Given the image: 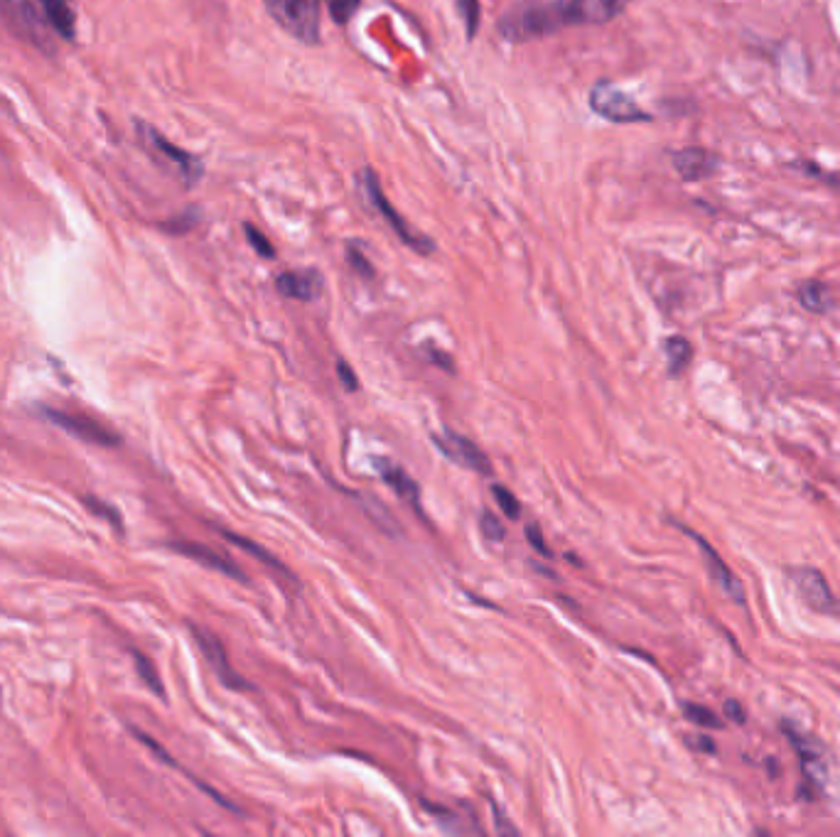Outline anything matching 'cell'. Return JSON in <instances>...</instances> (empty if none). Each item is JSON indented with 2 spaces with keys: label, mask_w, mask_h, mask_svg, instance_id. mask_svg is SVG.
<instances>
[{
  "label": "cell",
  "mask_w": 840,
  "mask_h": 837,
  "mask_svg": "<svg viewBox=\"0 0 840 837\" xmlns=\"http://www.w3.org/2000/svg\"><path fill=\"white\" fill-rule=\"evenodd\" d=\"M629 0H526L499 20L506 42H529L556 35L568 27L602 25L627 10Z\"/></svg>",
  "instance_id": "obj_1"
},
{
  "label": "cell",
  "mask_w": 840,
  "mask_h": 837,
  "mask_svg": "<svg viewBox=\"0 0 840 837\" xmlns=\"http://www.w3.org/2000/svg\"><path fill=\"white\" fill-rule=\"evenodd\" d=\"M133 128H136L140 145L148 150L150 158L158 162V165L163 167L165 172H170L172 177H177L182 185L195 187L197 182L202 180L204 165H202V160L197 158V155L187 153L185 148L175 145L172 140L165 138V135L160 133L158 128H153L150 123L140 121V118H136Z\"/></svg>",
  "instance_id": "obj_2"
},
{
  "label": "cell",
  "mask_w": 840,
  "mask_h": 837,
  "mask_svg": "<svg viewBox=\"0 0 840 837\" xmlns=\"http://www.w3.org/2000/svg\"><path fill=\"white\" fill-rule=\"evenodd\" d=\"M0 18L25 45L35 47L37 52L47 54V57H55V30L47 23L45 15L35 8L32 0H0Z\"/></svg>",
  "instance_id": "obj_3"
},
{
  "label": "cell",
  "mask_w": 840,
  "mask_h": 837,
  "mask_svg": "<svg viewBox=\"0 0 840 837\" xmlns=\"http://www.w3.org/2000/svg\"><path fill=\"white\" fill-rule=\"evenodd\" d=\"M320 3L322 0H263V8L290 37L315 47L320 45Z\"/></svg>",
  "instance_id": "obj_4"
},
{
  "label": "cell",
  "mask_w": 840,
  "mask_h": 837,
  "mask_svg": "<svg viewBox=\"0 0 840 837\" xmlns=\"http://www.w3.org/2000/svg\"><path fill=\"white\" fill-rule=\"evenodd\" d=\"M359 185L364 187L366 199H369V202L374 204L376 212L384 216L386 224H389L391 229H393V234H396L398 239L406 243V246L411 248V251L420 253V256H430V253H435V248H438V246H435V241L430 239L428 234H423V231L413 229V226L408 224V221L403 219V216L398 214L396 209H393V204L389 202V197H386L384 187H381L379 177H376L374 170H362V172H359Z\"/></svg>",
  "instance_id": "obj_5"
},
{
  "label": "cell",
  "mask_w": 840,
  "mask_h": 837,
  "mask_svg": "<svg viewBox=\"0 0 840 837\" xmlns=\"http://www.w3.org/2000/svg\"><path fill=\"white\" fill-rule=\"evenodd\" d=\"M590 108L597 116L612 123H649L651 113L644 111L632 96L624 94L610 81H597L590 89Z\"/></svg>",
  "instance_id": "obj_6"
},
{
  "label": "cell",
  "mask_w": 840,
  "mask_h": 837,
  "mask_svg": "<svg viewBox=\"0 0 840 837\" xmlns=\"http://www.w3.org/2000/svg\"><path fill=\"white\" fill-rule=\"evenodd\" d=\"M42 415L50 420L52 425H57L59 430L69 432V435L79 437V440L89 442V445L96 447H116L121 442V435L106 428L104 423H99L96 418H89L84 413H67V410H52L42 408Z\"/></svg>",
  "instance_id": "obj_7"
},
{
  "label": "cell",
  "mask_w": 840,
  "mask_h": 837,
  "mask_svg": "<svg viewBox=\"0 0 840 837\" xmlns=\"http://www.w3.org/2000/svg\"><path fill=\"white\" fill-rule=\"evenodd\" d=\"M789 577L794 582L796 592L801 594V599L811 609L826 614V617L840 619V602L831 587H828V580L823 577L821 570H816V567H794V570H789Z\"/></svg>",
  "instance_id": "obj_8"
},
{
  "label": "cell",
  "mask_w": 840,
  "mask_h": 837,
  "mask_svg": "<svg viewBox=\"0 0 840 837\" xmlns=\"http://www.w3.org/2000/svg\"><path fill=\"white\" fill-rule=\"evenodd\" d=\"M190 629H192V636H195L197 646L202 648L204 658H207L209 666L214 668V673L219 675V680H222L226 688L249 690L251 685L246 683L244 675H239L234 671V668H231L229 656H226V648H224L222 641H219L217 636H214L212 631H207V629H199V626H190Z\"/></svg>",
  "instance_id": "obj_9"
},
{
  "label": "cell",
  "mask_w": 840,
  "mask_h": 837,
  "mask_svg": "<svg viewBox=\"0 0 840 837\" xmlns=\"http://www.w3.org/2000/svg\"><path fill=\"white\" fill-rule=\"evenodd\" d=\"M433 442L445 457L452 459V462L462 464V467L472 469V472L492 474V462H489V457L479 450L475 442L467 440L465 435H457V432L445 430L443 435H433Z\"/></svg>",
  "instance_id": "obj_10"
},
{
  "label": "cell",
  "mask_w": 840,
  "mask_h": 837,
  "mask_svg": "<svg viewBox=\"0 0 840 837\" xmlns=\"http://www.w3.org/2000/svg\"><path fill=\"white\" fill-rule=\"evenodd\" d=\"M678 526H681V523H678ZM681 528H683V533H688V536H691V538L696 540V543H698L700 553H703V558L708 560V570H710V577H713L715 585H718L720 590H723V594H728V597H730L732 602H735V604H745V602H747L745 587H742V582L737 580L735 572H732L730 567L723 563V558H720V555L715 553L713 548H710L708 540L700 538L698 533L688 531L686 526H681Z\"/></svg>",
  "instance_id": "obj_11"
},
{
  "label": "cell",
  "mask_w": 840,
  "mask_h": 837,
  "mask_svg": "<svg viewBox=\"0 0 840 837\" xmlns=\"http://www.w3.org/2000/svg\"><path fill=\"white\" fill-rule=\"evenodd\" d=\"M170 548L175 550V553L185 555V558H192L199 565L212 567V570L222 572V575H226V577H234V580H239V582H249V575H246V572L241 570V567L236 565L234 560L224 558L222 553L212 550L209 545L192 543V540H172Z\"/></svg>",
  "instance_id": "obj_12"
},
{
  "label": "cell",
  "mask_w": 840,
  "mask_h": 837,
  "mask_svg": "<svg viewBox=\"0 0 840 837\" xmlns=\"http://www.w3.org/2000/svg\"><path fill=\"white\" fill-rule=\"evenodd\" d=\"M782 729L789 734L791 744L801 756V769H804V776L809 783H816L818 788L826 783V761H823V747L818 742H813L809 734L799 732L789 725V722H782Z\"/></svg>",
  "instance_id": "obj_13"
},
{
  "label": "cell",
  "mask_w": 840,
  "mask_h": 837,
  "mask_svg": "<svg viewBox=\"0 0 840 837\" xmlns=\"http://www.w3.org/2000/svg\"><path fill=\"white\" fill-rule=\"evenodd\" d=\"M276 288L280 295L290 297V300L312 302L322 293V275L315 268L285 270V273L278 275Z\"/></svg>",
  "instance_id": "obj_14"
},
{
  "label": "cell",
  "mask_w": 840,
  "mask_h": 837,
  "mask_svg": "<svg viewBox=\"0 0 840 837\" xmlns=\"http://www.w3.org/2000/svg\"><path fill=\"white\" fill-rule=\"evenodd\" d=\"M673 167L686 182H698L718 170V158L705 148H683L673 153Z\"/></svg>",
  "instance_id": "obj_15"
},
{
  "label": "cell",
  "mask_w": 840,
  "mask_h": 837,
  "mask_svg": "<svg viewBox=\"0 0 840 837\" xmlns=\"http://www.w3.org/2000/svg\"><path fill=\"white\" fill-rule=\"evenodd\" d=\"M37 5L57 37L64 42L77 40V13L69 0H37Z\"/></svg>",
  "instance_id": "obj_16"
},
{
  "label": "cell",
  "mask_w": 840,
  "mask_h": 837,
  "mask_svg": "<svg viewBox=\"0 0 840 837\" xmlns=\"http://www.w3.org/2000/svg\"><path fill=\"white\" fill-rule=\"evenodd\" d=\"M376 469H379V474L384 477V482L391 486L393 491H396L398 496H401L403 501H406L408 506H413V509L420 511V489L418 484L413 482L411 477H408L406 472H403L398 464L389 462V459H376Z\"/></svg>",
  "instance_id": "obj_17"
},
{
  "label": "cell",
  "mask_w": 840,
  "mask_h": 837,
  "mask_svg": "<svg viewBox=\"0 0 840 837\" xmlns=\"http://www.w3.org/2000/svg\"><path fill=\"white\" fill-rule=\"evenodd\" d=\"M222 536L226 540H231V543H234L236 548L246 550V553L253 555V558H258V560H261V563H266L268 567H273V570H276V572H283V575H290L288 567L280 563V560L276 558V555L271 553V550H266V548H263V545H258L256 540L244 538V536H239V533H231V531H222Z\"/></svg>",
  "instance_id": "obj_18"
},
{
  "label": "cell",
  "mask_w": 840,
  "mask_h": 837,
  "mask_svg": "<svg viewBox=\"0 0 840 837\" xmlns=\"http://www.w3.org/2000/svg\"><path fill=\"white\" fill-rule=\"evenodd\" d=\"M799 300L801 305L806 307L809 312H828L833 305V297L828 293V288L823 283H816V280H811V283H804L799 290Z\"/></svg>",
  "instance_id": "obj_19"
},
{
  "label": "cell",
  "mask_w": 840,
  "mask_h": 837,
  "mask_svg": "<svg viewBox=\"0 0 840 837\" xmlns=\"http://www.w3.org/2000/svg\"><path fill=\"white\" fill-rule=\"evenodd\" d=\"M693 347L688 339L683 337H671L666 339V359H669V374L678 376L688 364H691Z\"/></svg>",
  "instance_id": "obj_20"
},
{
  "label": "cell",
  "mask_w": 840,
  "mask_h": 837,
  "mask_svg": "<svg viewBox=\"0 0 840 837\" xmlns=\"http://www.w3.org/2000/svg\"><path fill=\"white\" fill-rule=\"evenodd\" d=\"M455 5H457V13H460L462 23H465L467 40H475V35L479 30V20H482V5H479V0H455Z\"/></svg>",
  "instance_id": "obj_21"
},
{
  "label": "cell",
  "mask_w": 840,
  "mask_h": 837,
  "mask_svg": "<svg viewBox=\"0 0 840 837\" xmlns=\"http://www.w3.org/2000/svg\"><path fill=\"white\" fill-rule=\"evenodd\" d=\"M133 661H136V671H138L140 678H143V683L148 685V688L153 690L158 698H165V688H163V683H160V675H158V671H155L153 661H150V658H145L140 651H133Z\"/></svg>",
  "instance_id": "obj_22"
},
{
  "label": "cell",
  "mask_w": 840,
  "mask_h": 837,
  "mask_svg": "<svg viewBox=\"0 0 840 837\" xmlns=\"http://www.w3.org/2000/svg\"><path fill=\"white\" fill-rule=\"evenodd\" d=\"M197 224H199L197 209H185V212L175 214L172 219L163 221V224H160V229L168 231V234H172V236H182V234H190V231L195 229Z\"/></svg>",
  "instance_id": "obj_23"
},
{
  "label": "cell",
  "mask_w": 840,
  "mask_h": 837,
  "mask_svg": "<svg viewBox=\"0 0 840 837\" xmlns=\"http://www.w3.org/2000/svg\"><path fill=\"white\" fill-rule=\"evenodd\" d=\"M325 3H327V13H330V18L335 20L337 25H347L349 20L357 15L362 0H325Z\"/></svg>",
  "instance_id": "obj_24"
},
{
  "label": "cell",
  "mask_w": 840,
  "mask_h": 837,
  "mask_svg": "<svg viewBox=\"0 0 840 837\" xmlns=\"http://www.w3.org/2000/svg\"><path fill=\"white\" fill-rule=\"evenodd\" d=\"M347 261H349V266H352L354 270H357L359 275H362V278H369L371 280L376 275L374 266H371V261H369V258H366L364 248L359 246L357 241H349L347 243Z\"/></svg>",
  "instance_id": "obj_25"
},
{
  "label": "cell",
  "mask_w": 840,
  "mask_h": 837,
  "mask_svg": "<svg viewBox=\"0 0 840 837\" xmlns=\"http://www.w3.org/2000/svg\"><path fill=\"white\" fill-rule=\"evenodd\" d=\"M492 494H494V499H497L499 509L504 511V516H506V518H511V521H516V518L521 516L519 499H516V496L511 494L509 489H506V486H502V484H494V486H492Z\"/></svg>",
  "instance_id": "obj_26"
},
{
  "label": "cell",
  "mask_w": 840,
  "mask_h": 837,
  "mask_svg": "<svg viewBox=\"0 0 840 837\" xmlns=\"http://www.w3.org/2000/svg\"><path fill=\"white\" fill-rule=\"evenodd\" d=\"M683 715H686V720H691L693 725L710 727V729L723 727V722H720L718 717H715L713 712L708 710V707H700V705H683Z\"/></svg>",
  "instance_id": "obj_27"
},
{
  "label": "cell",
  "mask_w": 840,
  "mask_h": 837,
  "mask_svg": "<svg viewBox=\"0 0 840 837\" xmlns=\"http://www.w3.org/2000/svg\"><path fill=\"white\" fill-rule=\"evenodd\" d=\"M479 528H482V536L489 540V543H502L504 540V526L499 523V518L494 516L492 511L484 509L482 516H479Z\"/></svg>",
  "instance_id": "obj_28"
},
{
  "label": "cell",
  "mask_w": 840,
  "mask_h": 837,
  "mask_svg": "<svg viewBox=\"0 0 840 837\" xmlns=\"http://www.w3.org/2000/svg\"><path fill=\"white\" fill-rule=\"evenodd\" d=\"M84 504H86V509L99 513V516L106 518V521H109L113 528H118V531H121V528H123L121 513L113 509V506H109L106 501H101V499H94V496H84Z\"/></svg>",
  "instance_id": "obj_29"
},
{
  "label": "cell",
  "mask_w": 840,
  "mask_h": 837,
  "mask_svg": "<svg viewBox=\"0 0 840 837\" xmlns=\"http://www.w3.org/2000/svg\"><path fill=\"white\" fill-rule=\"evenodd\" d=\"M244 234L249 236V243H251L253 248H256L258 256H263V258H273V256H276V248L271 246V241H268L266 236H263L261 231L256 229V226H253V224H244Z\"/></svg>",
  "instance_id": "obj_30"
},
{
  "label": "cell",
  "mask_w": 840,
  "mask_h": 837,
  "mask_svg": "<svg viewBox=\"0 0 840 837\" xmlns=\"http://www.w3.org/2000/svg\"><path fill=\"white\" fill-rule=\"evenodd\" d=\"M526 540H529L531 548L536 550L538 555H543V558H551V550H548L546 538H543V531H541V526H538V523H529V526H526Z\"/></svg>",
  "instance_id": "obj_31"
},
{
  "label": "cell",
  "mask_w": 840,
  "mask_h": 837,
  "mask_svg": "<svg viewBox=\"0 0 840 837\" xmlns=\"http://www.w3.org/2000/svg\"><path fill=\"white\" fill-rule=\"evenodd\" d=\"M337 376H339V381H342V386L347 388L349 393L359 391V378H357V374H354L352 366H349L347 361H337Z\"/></svg>",
  "instance_id": "obj_32"
},
{
  "label": "cell",
  "mask_w": 840,
  "mask_h": 837,
  "mask_svg": "<svg viewBox=\"0 0 840 837\" xmlns=\"http://www.w3.org/2000/svg\"><path fill=\"white\" fill-rule=\"evenodd\" d=\"M428 359L433 361L438 369H445L448 374H455V361H452L450 354H445V351H438V349H428Z\"/></svg>",
  "instance_id": "obj_33"
},
{
  "label": "cell",
  "mask_w": 840,
  "mask_h": 837,
  "mask_svg": "<svg viewBox=\"0 0 840 837\" xmlns=\"http://www.w3.org/2000/svg\"><path fill=\"white\" fill-rule=\"evenodd\" d=\"M492 810H494V823H497L499 835H519V828H516V825H511L509 820H506V815H504L502 808H497L492 803Z\"/></svg>",
  "instance_id": "obj_34"
},
{
  "label": "cell",
  "mask_w": 840,
  "mask_h": 837,
  "mask_svg": "<svg viewBox=\"0 0 840 837\" xmlns=\"http://www.w3.org/2000/svg\"><path fill=\"white\" fill-rule=\"evenodd\" d=\"M725 715H728L732 722H737V725H740V722H745V710H742V707L737 705L735 700L725 702Z\"/></svg>",
  "instance_id": "obj_35"
}]
</instances>
